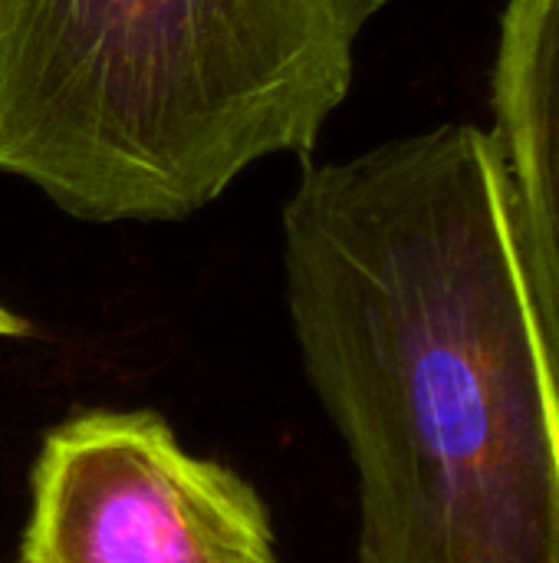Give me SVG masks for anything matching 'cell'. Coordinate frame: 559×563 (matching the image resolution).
Here are the masks:
<instances>
[{
    "label": "cell",
    "mask_w": 559,
    "mask_h": 563,
    "mask_svg": "<svg viewBox=\"0 0 559 563\" xmlns=\"http://www.w3.org/2000/svg\"><path fill=\"white\" fill-rule=\"evenodd\" d=\"M20 563H280L257 492L145 409L46 432Z\"/></svg>",
    "instance_id": "cell-3"
},
{
    "label": "cell",
    "mask_w": 559,
    "mask_h": 563,
    "mask_svg": "<svg viewBox=\"0 0 559 563\" xmlns=\"http://www.w3.org/2000/svg\"><path fill=\"white\" fill-rule=\"evenodd\" d=\"M521 280L559 399V0H507L491 129Z\"/></svg>",
    "instance_id": "cell-4"
},
{
    "label": "cell",
    "mask_w": 559,
    "mask_h": 563,
    "mask_svg": "<svg viewBox=\"0 0 559 563\" xmlns=\"http://www.w3.org/2000/svg\"><path fill=\"white\" fill-rule=\"evenodd\" d=\"M389 0H0V172L92 224L181 221L310 158Z\"/></svg>",
    "instance_id": "cell-2"
},
{
    "label": "cell",
    "mask_w": 559,
    "mask_h": 563,
    "mask_svg": "<svg viewBox=\"0 0 559 563\" xmlns=\"http://www.w3.org/2000/svg\"><path fill=\"white\" fill-rule=\"evenodd\" d=\"M26 333H30L26 320H23V317H16L10 307H3V303H0V340H16V336H26Z\"/></svg>",
    "instance_id": "cell-5"
},
{
    "label": "cell",
    "mask_w": 559,
    "mask_h": 563,
    "mask_svg": "<svg viewBox=\"0 0 559 563\" xmlns=\"http://www.w3.org/2000/svg\"><path fill=\"white\" fill-rule=\"evenodd\" d=\"M283 294L359 485V563H559V399L491 132L303 162Z\"/></svg>",
    "instance_id": "cell-1"
}]
</instances>
